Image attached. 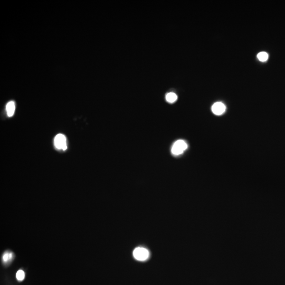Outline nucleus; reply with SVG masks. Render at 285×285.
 <instances>
[{"label": "nucleus", "instance_id": "5", "mask_svg": "<svg viewBox=\"0 0 285 285\" xmlns=\"http://www.w3.org/2000/svg\"><path fill=\"white\" fill-rule=\"evenodd\" d=\"M14 258V253L9 251H6L2 255V262L4 265H8L12 261Z\"/></svg>", "mask_w": 285, "mask_h": 285}, {"label": "nucleus", "instance_id": "7", "mask_svg": "<svg viewBox=\"0 0 285 285\" xmlns=\"http://www.w3.org/2000/svg\"><path fill=\"white\" fill-rule=\"evenodd\" d=\"M177 99V96L174 92H169L166 95V100L169 103H173Z\"/></svg>", "mask_w": 285, "mask_h": 285}, {"label": "nucleus", "instance_id": "9", "mask_svg": "<svg viewBox=\"0 0 285 285\" xmlns=\"http://www.w3.org/2000/svg\"><path fill=\"white\" fill-rule=\"evenodd\" d=\"M16 278L18 281H21L23 280L25 278V272L22 270L18 271V272L16 273Z\"/></svg>", "mask_w": 285, "mask_h": 285}, {"label": "nucleus", "instance_id": "8", "mask_svg": "<svg viewBox=\"0 0 285 285\" xmlns=\"http://www.w3.org/2000/svg\"><path fill=\"white\" fill-rule=\"evenodd\" d=\"M268 57L269 56H268V53L266 52H259L257 55L258 59L261 62H265V61H267L268 59Z\"/></svg>", "mask_w": 285, "mask_h": 285}, {"label": "nucleus", "instance_id": "1", "mask_svg": "<svg viewBox=\"0 0 285 285\" xmlns=\"http://www.w3.org/2000/svg\"><path fill=\"white\" fill-rule=\"evenodd\" d=\"M187 144L183 140H178L176 141L171 149L172 154L175 156L183 154L184 152L187 149Z\"/></svg>", "mask_w": 285, "mask_h": 285}, {"label": "nucleus", "instance_id": "3", "mask_svg": "<svg viewBox=\"0 0 285 285\" xmlns=\"http://www.w3.org/2000/svg\"><path fill=\"white\" fill-rule=\"evenodd\" d=\"M54 142L55 147L58 149H62V150H65L67 149L66 138L64 135L61 134L57 135L55 138Z\"/></svg>", "mask_w": 285, "mask_h": 285}, {"label": "nucleus", "instance_id": "4", "mask_svg": "<svg viewBox=\"0 0 285 285\" xmlns=\"http://www.w3.org/2000/svg\"><path fill=\"white\" fill-rule=\"evenodd\" d=\"M226 109L224 104L221 102H217L212 106V111L216 115H221L223 114Z\"/></svg>", "mask_w": 285, "mask_h": 285}, {"label": "nucleus", "instance_id": "6", "mask_svg": "<svg viewBox=\"0 0 285 285\" xmlns=\"http://www.w3.org/2000/svg\"><path fill=\"white\" fill-rule=\"evenodd\" d=\"M15 110V105L13 101H10L6 104V110L8 117H12L14 115Z\"/></svg>", "mask_w": 285, "mask_h": 285}, {"label": "nucleus", "instance_id": "2", "mask_svg": "<svg viewBox=\"0 0 285 285\" xmlns=\"http://www.w3.org/2000/svg\"><path fill=\"white\" fill-rule=\"evenodd\" d=\"M149 251L144 248H137L133 251V256L137 260H146L149 258Z\"/></svg>", "mask_w": 285, "mask_h": 285}]
</instances>
